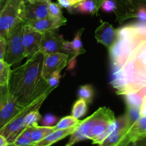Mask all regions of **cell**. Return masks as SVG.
I'll use <instances>...</instances> for the list:
<instances>
[{
  "instance_id": "cell-31",
  "label": "cell",
  "mask_w": 146,
  "mask_h": 146,
  "mask_svg": "<svg viewBox=\"0 0 146 146\" xmlns=\"http://www.w3.org/2000/svg\"><path fill=\"white\" fill-rule=\"evenodd\" d=\"M140 115L141 117H146V96H143V102L140 107Z\"/></svg>"
},
{
  "instance_id": "cell-17",
  "label": "cell",
  "mask_w": 146,
  "mask_h": 146,
  "mask_svg": "<svg viewBox=\"0 0 146 146\" xmlns=\"http://www.w3.org/2000/svg\"><path fill=\"white\" fill-rule=\"evenodd\" d=\"M81 121L74 118L72 115H68L61 118L55 125L56 129H67V128L78 127Z\"/></svg>"
},
{
  "instance_id": "cell-22",
  "label": "cell",
  "mask_w": 146,
  "mask_h": 146,
  "mask_svg": "<svg viewBox=\"0 0 146 146\" xmlns=\"http://www.w3.org/2000/svg\"><path fill=\"white\" fill-rule=\"evenodd\" d=\"M41 115L39 113V109H34L31 111L27 113L25 118L26 127L28 125H34L38 123V121L41 119Z\"/></svg>"
},
{
  "instance_id": "cell-3",
  "label": "cell",
  "mask_w": 146,
  "mask_h": 146,
  "mask_svg": "<svg viewBox=\"0 0 146 146\" xmlns=\"http://www.w3.org/2000/svg\"><path fill=\"white\" fill-rule=\"evenodd\" d=\"M48 96V94H45L31 105L25 107L18 115H16L10 122L0 130V133L7 138L9 145H12L26 128L25 118L27 113L32 110L39 109Z\"/></svg>"
},
{
  "instance_id": "cell-30",
  "label": "cell",
  "mask_w": 146,
  "mask_h": 146,
  "mask_svg": "<svg viewBox=\"0 0 146 146\" xmlns=\"http://www.w3.org/2000/svg\"><path fill=\"white\" fill-rule=\"evenodd\" d=\"M58 2L61 7L67 9L68 11H71L73 7L71 0H58Z\"/></svg>"
},
{
  "instance_id": "cell-7",
  "label": "cell",
  "mask_w": 146,
  "mask_h": 146,
  "mask_svg": "<svg viewBox=\"0 0 146 146\" xmlns=\"http://www.w3.org/2000/svg\"><path fill=\"white\" fill-rule=\"evenodd\" d=\"M66 40L59 35L56 30H49L43 32L40 51L44 54H51L55 52L65 51V43Z\"/></svg>"
},
{
  "instance_id": "cell-11",
  "label": "cell",
  "mask_w": 146,
  "mask_h": 146,
  "mask_svg": "<svg viewBox=\"0 0 146 146\" xmlns=\"http://www.w3.org/2000/svg\"><path fill=\"white\" fill-rule=\"evenodd\" d=\"M24 108L9 94L7 99L0 108V130L18 115Z\"/></svg>"
},
{
  "instance_id": "cell-10",
  "label": "cell",
  "mask_w": 146,
  "mask_h": 146,
  "mask_svg": "<svg viewBox=\"0 0 146 146\" xmlns=\"http://www.w3.org/2000/svg\"><path fill=\"white\" fill-rule=\"evenodd\" d=\"M66 22L67 19L64 16L61 17H54L50 15L41 19L24 21L25 24L42 33L49 30H56L60 27L66 25Z\"/></svg>"
},
{
  "instance_id": "cell-25",
  "label": "cell",
  "mask_w": 146,
  "mask_h": 146,
  "mask_svg": "<svg viewBox=\"0 0 146 146\" xmlns=\"http://www.w3.org/2000/svg\"><path fill=\"white\" fill-rule=\"evenodd\" d=\"M115 8H116V3L115 0H105L101 9L105 12H111L114 11Z\"/></svg>"
},
{
  "instance_id": "cell-9",
  "label": "cell",
  "mask_w": 146,
  "mask_h": 146,
  "mask_svg": "<svg viewBox=\"0 0 146 146\" xmlns=\"http://www.w3.org/2000/svg\"><path fill=\"white\" fill-rule=\"evenodd\" d=\"M146 138V117H141L123 137L118 145L124 146L133 144Z\"/></svg>"
},
{
  "instance_id": "cell-1",
  "label": "cell",
  "mask_w": 146,
  "mask_h": 146,
  "mask_svg": "<svg viewBox=\"0 0 146 146\" xmlns=\"http://www.w3.org/2000/svg\"><path fill=\"white\" fill-rule=\"evenodd\" d=\"M44 55L38 53L23 65L11 70L8 84L9 94L24 108L31 105L45 94L49 95L53 88L42 74Z\"/></svg>"
},
{
  "instance_id": "cell-26",
  "label": "cell",
  "mask_w": 146,
  "mask_h": 146,
  "mask_svg": "<svg viewBox=\"0 0 146 146\" xmlns=\"http://www.w3.org/2000/svg\"><path fill=\"white\" fill-rule=\"evenodd\" d=\"M11 145H16V146L31 145V138H26V137L22 136V135H19L18 138L16 139V141L13 143Z\"/></svg>"
},
{
  "instance_id": "cell-14",
  "label": "cell",
  "mask_w": 146,
  "mask_h": 146,
  "mask_svg": "<svg viewBox=\"0 0 146 146\" xmlns=\"http://www.w3.org/2000/svg\"><path fill=\"white\" fill-rule=\"evenodd\" d=\"M54 130H56L55 125H52V126H45V125L38 126V125H36L31 135V146H35L37 143L42 141L45 137H46L48 134L53 132Z\"/></svg>"
},
{
  "instance_id": "cell-12",
  "label": "cell",
  "mask_w": 146,
  "mask_h": 146,
  "mask_svg": "<svg viewBox=\"0 0 146 146\" xmlns=\"http://www.w3.org/2000/svg\"><path fill=\"white\" fill-rule=\"evenodd\" d=\"M117 29L106 21L101 22V25L96 29L95 38L100 44H103L108 50L114 45L116 41Z\"/></svg>"
},
{
  "instance_id": "cell-27",
  "label": "cell",
  "mask_w": 146,
  "mask_h": 146,
  "mask_svg": "<svg viewBox=\"0 0 146 146\" xmlns=\"http://www.w3.org/2000/svg\"><path fill=\"white\" fill-rule=\"evenodd\" d=\"M57 121V118L51 113H47L43 118L42 124L45 126H52Z\"/></svg>"
},
{
  "instance_id": "cell-32",
  "label": "cell",
  "mask_w": 146,
  "mask_h": 146,
  "mask_svg": "<svg viewBox=\"0 0 146 146\" xmlns=\"http://www.w3.org/2000/svg\"><path fill=\"white\" fill-rule=\"evenodd\" d=\"M9 145L8 141L7 140V138L4 136V135H1L0 133V146H7Z\"/></svg>"
},
{
  "instance_id": "cell-4",
  "label": "cell",
  "mask_w": 146,
  "mask_h": 146,
  "mask_svg": "<svg viewBox=\"0 0 146 146\" xmlns=\"http://www.w3.org/2000/svg\"><path fill=\"white\" fill-rule=\"evenodd\" d=\"M24 21L17 25L7 36V47L4 61L9 66L20 62L25 58L22 44Z\"/></svg>"
},
{
  "instance_id": "cell-21",
  "label": "cell",
  "mask_w": 146,
  "mask_h": 146,
  "mask_svg": "<svg viewBox=\"0 0 146 146\" xmlns=\"http://www.w3.org/2000/svg\"><path fill=\"white\" fill-rule=\"evenodd\" d=\"M123 96L125 97L127 105L141 107L143 98L138 93H131V94H128Z\"/></svg>"
},
{
  "instance_id": "cell-16",
  "label": "cell",
  "mask_w": 146,
  "mask_h": 146,
  "mask_svg": "<svg viewBox=\"0 0 146 146\" xmlns=\"http://www.w3.org/2000/svg\"><path fill=\"white\" fill-rule=\"evenodd\" d=\"M70 11L71 13L79 12L82 14H91L92 15H96V5L93 0H84L76 5L74 6Z\"/></svg>"
},
{
  "instance_id": "cell-24",
  "label": "cell",
  "mask_w": 146,
  "mask_h": 146,
  "mask_svg": "<svg viewBox=\"0 0 146 146\" xmlns=\"http://www.w3.org/2000/svg\"><path fill=\"white\" fill-rule=\"evenodd\" d=\"M60 73L61 72H59V71H56V72L53 73L50 76L49 78L47 79L48 85L53 89L56 88L58 86L60 78H61V74H60Z\"/></svg>"
},
{
  "instance_id": "cell-29",
  "label": "cell",
  "mask_w": 146,
  "mask_h": 146,
  "mask_svg": "<svg viewBox=\"0 0 146 146\" xmlns=\"http://www.w3.org/2000/svg\"><path fill=\"white\" fill-rule=\"evenodd\" d=\"M8 95H9L8 85L0 86V108H1V106L3 105V104L4 103L5 100L7 99Z\"/></svg>"
},
{
  "instance_id": "cell-28",
  "label": "cell",
  "mask_w": 146,
  "mask_h": 146,
  "mask_svg": "<svg viewBox=\"0 0 146 146\" xmlns=\"http://www.w3.org/2000/svg\"><path fill=\"white\" fill-rule=\"evenodd\" d=\"M7 47V41L5 37L0 36V61H4L6 51Z\"/></svg>"
},
{
  "instance_id": "cell-34",
  "label": "cell",
  "mask_w": 146,
  "mask_h": 146,
  "mask_svg": "<svg viewBox=\"0 0 146 146\" xmlns=\"http://www.w3.org/2000/svg\"><path fill=\"white\" fill-rule=\"evenodd\" d=\"M84 1V0H71V4H72L73 7L75 5H76V4H78V3L81 2V1Z\"/></svg>"
},
{
  "instance_id": "cell-23",
  "label": "cell",
  "mask_w": 146,
  "mask_h": 146,
  "mask_svg": "<svg viewBox=\"0 0 146 146\" xmlns=\"http://www.w3.org/2000/svg\"><path fill=\"white\" fill-rule=\"evenodd\" d=\"M48 12L49 15L54 17H63L62 11L61 9V6L59 4H56L51 1L48 4Z\"/></svg>"
},
{
  "instance_id": "cell-5",
  "label": "cell",
  "mask_w": 146,
  "mask_h": 146,
  "mask_svg": "<svg viewBox=\"0 0 146 146\" xmlns=\"http://www.w3.org/2000/svg\"><path fill=\"white\" fill-rule=\"evenodd\" d=\"M43 33L34 29L24 23L23 29L22 44L25 58H29L40 51Z\"/></svg>"
},
{
  "instance_id": "cell-6",
  "label": "cell",
  "mask_w": 146,
  "mask_h": 146,
  "mask_svg": "<svg viewBox=\"0 0 146 146\" xmlns=\"http://www.w3.org/2000/svg\"><path fill=\"white\" fill-rule=\"evenodd\" d=\"M44 55L42 74L46 80L53 73L56 71L61 72L68 64L69 55L66 53L55 52Z\"/></svg>"
},
{
  "instance_id": "cell-2",
  "label": "cell",
  "mask_w": 146,
  "mask_h": 146,
  "mask_svg": "<svg viewBox=\"0 0 146 146\" xmlns=\"http://www.w3.org/2000/svg\"><path fill=\"white\" fill-rule=\"evenodd\" d=\"M25 19L24 0H9L0 16V36L7 38L10 31Z\"/></svg>"
},
{
  "instance_id": "cell-13",
  "label": "cell",
  "mask_w": 146,
  "mask_h": 146,
  "mask_svg": "<svg viewBox=\"0 0 146 146\" xmlns=\"http://www.w3.org/2000/svg\"><path fill=\"white\" fill-rule=\"evenodd\" d=\"M78 127H74L71 128H67V129H56L53 132L48 134L46 137L44 138L42 141L37 143L35 146H48L61 140L64 139L68 135H71L74 133Z\"/></svg>"
},
{
  "instance_id": "cell-19",
  "label": "cell",
  "mask_w": 146,
  "mask_h": 146,
  "mask_svg": "<svg viewBox=\"0 0 146 146\" xmlns=\"http://www.w3.org/2000/svg\"><path fill=\"white\" fill-rule=\"evenodd\" d=\"M11 73V66L4 60L0 61V86L8 85Z\"/></svg>"
},
{
  "instance_id": "cell-8",
  "label": "cell",
  "mask_w": 146,
  "mask_h": 146,
  "mask_svg": "<svg viewBox=\"0 0 146 146\" xmlns=\"http://www.w3.org/2000/svg\"><path fill=\"white\" fill-rule=\"evenodd\" d=\"M51 0H24L25 20H38L49 16L48 4Z\"/></svg>"
},
{
  "instance_id": "cell-18",
  "label": "cell",
  "mask_w": 146,
  "mask_h": 146,
  "mask_svg": "<svg viewBox=\"0 0 146 146\" xmlns=\"http://www.w3.org/2000/svg\"><path fill=\"white\" fill-rule=\"evenodd\" d=\"M87 110H88V104L84 99L79 98L73 106L71 115L77 119H79L86 113Z\"/></svg>"
},
{
  "instance_id": "cell-33",
  "label": "cell",
  "mask_w": 146,
  "mask_h": 146,
  "mask_svg": "<svg viewBox=\"0 0 146 146\" xmlns=\"http://www.w3.org/2000/svg\"><path fill=\"white\" fill-rule=\"evenodd\" d=\"M8 1L9 0H0V16L2 14L3 11H4V8L7 6Z\"/></svg>"
},
{
  "instance_id": "cell-15",
  "label": "cell",
  "mask_w": 146,
  "mask_h": 146,
  "mask_svg": "<svg viewBox=\"0 0 146 146\" xmlns=\"http://www.w3.org/2000/svg\"><path fill=\"white\" fill-rule=\"evenodd\" d=\"M84 30H85L84 28H81V29L78 30V31H77L76 34L75 35L74 40L71 41L73 48H74V57H73V58L68 62V65L69 66L74 67V61H75L74 60L76 59V58L78 56L86 53V50L84 49V47H83L82 41H81V35H82V33Z\"/></svg>"
},
{
  "instance_id": "cell-20",
  "label": "cell",
  "mask_w": 146,
  "mask_h": 146,
  "mask_svg": "<svg viewBox=\"0 0 146 146\" xmlns=\"http://www.w3.org/2000/svg\"><path fill=\"white\" fill-rule=\"evenodd\" d=\"M78 97L84 99L87 104H90L94 98V88L90 85H84L80 86L78 89Z\"/></svg>"
}]
</instances>
